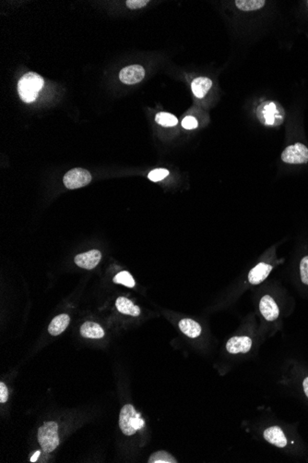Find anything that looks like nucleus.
I'll return each mask as SVG.
<instances>
[{"label": "nucleus", "instance_id": "2", "mask_svg": "<svg viewBox=\"0 0 308 463\" xmlns=\"http://www.w3.org/2000/svg\"><path fill=\"white\" fill-rule=\"evenodd\" d=\"M144 426V421L136 412L133 405L127 404L121 409L119 415V427L122 433L131 436Z\"/></svg>", "mask_w": 308, "mask_h": 463}, {"label": "nucleus", "instance_id": "21", "mask_svg": "<svg viewBox=\"0 0 308 463\" xmlns=\"http://www.w3.org/2000/svg\"><path fill=\"white\" fill-rule=\"evenodd\" d=\"M114 282L116 283V284L124 285V286L128 287H135V284H136L133 277L128 271H122V272L117 274L114 278Z\"/></svg>", "mask_w": 308, "mask_h": 463}, {"label": "nucleus", "instance_id": "18", "mask_svg": "<svg viewBox=\"0 0 308 463\" xmlns=\"http://www.w3.org/2000/svg\"><path fill=\"white\" fill-rule=\"evenodd\" d=\"M236 7L243 11H254L260 10L263 8L266 1L265 0H236L235 2Z\"/></svg>", "mask_w": 308, "mask_h": 463}, {"label": "nucleus", "instance_id": "7", "mask_svg": "<svg viewBox=\"0 0 308 463\" xmlns=\"http://www.w3.org/2000/svg\"><path fill=\"white\" fill-rule=\"evenodd\" d=\"M145 77V70L140 65H131L121 70L120 81L125 84H138Z\"/></svg>", "mask_w": 308, "mask_h": 463}, {"label": "nucleus", "instance_id": "12", "mask_svg": "<svg viewBox=\"0 0 308 463\" xmlns=\"http://www.w3.org/2000/svg\"><path fill=\"white\" fill-rule=\"evenodd\" d=\"M272 270L271 264L259 263L249 274V281L252 285H258L269 277Z\"/></svg>", "mask_w": 308, "mask_h": 463}, {"label": "nucleus", "instance_id": "11", "mask_svg": "<svg viewBox=\"0 0 308 463\" xmlns=\"http://www.w3.org/2000/svg\"><path fill=\"white\" fill-rule=\"evenodd\" d=\"M264 439L270 444L278 448H284L287 446V438L279 426H271L263 432Z\"/></svg>", "mask_w": 308, "mask_h": 463}, {"label": "nucleus", "instance_id": "25", "mask_svg": "<svg viewBox=\"0 0 308 463\" xmlns=\"http://www.w3.org/2000/svg\"><path fill=\"white\" fill-rule=\"evenodd\" d=\"M126 3L129 9L138 10V9H141L143 7L147 5L149 1L148 0H128Z\"/></svg>", "mask_w": 308, "mask_h": 463}, {"label": "nucleus", "instance_id": "8", "mask_svg": "<svg viewBox=\"0 0 308 463\" xmlns=\"http://www.w3.org/2000/svg\"><path fill=\"white\" fill-rule=\"evenodd\" d=\"M252 339L247 336L233 337L226 343V351L231 354L247 353L251 350Z\"/></svg>", "mask_w": 308, "mask_h": 463}, {"label": "nucleus", "instance_id": "5", "mask_svg": "<svg viewBox=\"0 0 308 463\" xmlns=\"http://www.w3.org/2000/svg\"><path fill=\"white\" fill-rule=\"evenodd\" d=\"M92 181L91 173L83 168H73L66 173L64 176V184L69 190H75L88 185Z\"/></svg>", "mask_w": 308, "mask_h": 463}, {"label": "nucleus", "instance_id": "28", "mask_svg": "<svg viewBox=\"0 0 308 463\" xmlns=\"http://www.w3.org/2000/svg\"><path fill=\"white\" fill-rule=\"evenodd\" d=\"M39 454H40V452H37L36 455H34V456H33V457H32V462H34V460H36L37 457H38V456H39Z\"/></svg>", "mask_w": 308, "mask_h": 463}, {"label": "nucleus", "instance_id": "3", "mask_svg": "<svg viewBox=\"0 0 308 463\" xmlns=\"http://www.w3.org/2000/svg\"><path fill=\"white\" fill-rule=\"evenodd\" d=\"M258 119L266 126L277 127L282 124L285 118V112L277 102H265L258 108Z\"/></svg>", "mask_w": 308, "mask_h": 463}, {"label": "nucleus", "instance_id": "6", "mask_svg": "<svg viewBox=\"0 0 308 463\" xmlns=\"http://www.w3.org/2000/svg\"><path fill=\"white\" fill-rule=\"evenodd\" d=\"M281 160L287 164H305L308 162V148L303 144H295L284 149Z\"/></svg>", "mask_w": 308, "mask_h": 463}, {"label": "nucleus", "instance_id": "10", "mask_svg": "<svg viewBox=\"0 0 308 463\" xmlns=\"http://www.w3.org/2000/svg\"><path fill=\"white\" fill-rule=\"evenodd\" d=\"M101 259V252H99L98 250H92L87 253L77 255L74 259V262L81 268L91 270V269L96 267L97 264H99Z\"/></svg>", "mask_w": 308, "mask_h": 463}, {"label": "nucleus", "instance_id": "24", "mask_svg": "<svg viewBox=\"0 0 308 463\" xmlns=\"http://www.w3.org/2000/svg\"><path fill=\"white\" fill-rule=\"evenodd\" d=\"M182 126H183V128L187 129V130H193V129L198 128V121L194 117H186L183 121H182Z\"/></svg>", "mask_w": 308, "mask_h": 463}, {"label": "nucleus", "instance_id": "16", "mask_svg": "<svg viewBox=\"0 0 308 463\" xmlns=\"http://www.w3.org/2000/svg\"><path fill=\"white\" fill-rule=\"evenodd\" d=\"M212 80L206 77H199L193 81L191 84V89L195 97L198 98H203L207 94L209 90L212 88Z\"/></svg>", "mask_w": 308, "mask_h": 463}, {"label": "nucleus", "instance_id": "9", "mask_svg": "<svg viewBox=\"0 0 308 463\" xmlns=\"http://www.w3.org/2000/svg\"><path fill=\"white\" fill-rule=\"evenodd\" d=\"M259 310L263 317L267 321H274L280 315V310L273 298L270 295H265L261 298L259 302Z\"/></svg>", "mask_w": 308, "mask_h": 463}, {"label": "nucleus", "instance_id": "15", "mask_svg": "<svg viewBox=\"0 0 308 463\" xmlns=\"http://www.w3.org/2000/svg\"><path fill=\"white\" fill-rule=\"evenodd\" d=\"M115 305H116L117 310L124 315H131V316H138L140 315L139 307L135 305L132 301L125 297H119L118 299H116Z\"/></svg>", "mask_w": 308, "mask_h": 463}, {"label": "nucleus", "instance_id": "23", "mask_svg": "<svg viewBox=\"0 0 308 463\" xmlns=\"http://www.w3.org/2000/svg\"><path fill=\"white\" fill-rule=\"evenodd\" d=\"M300 274L302 282L308 285V256H304L300 263Z\"/></svg>", "mask_w": 308, "mask_h": 463}, {"label": "nucleus", "instance_id": "17", "mask_svg": "<svg viewBox=\"0 0 308 463\" xmlns=\"http://www.w3.org/2000/svg\"><path fill=\"white\" fill-rule=\"evenodd\" d=\"M80 334L84 338H101L105 336V331L100 324L94 322H85L80 326Z\"/></svg>", "mask_w": 308, "mask_h": 463}, {"label": "nucleus", "instance_id": "27", "mask_svg": "<svg viewBox=\"0 0 308 463\" xmlns=\"http://www.w3.org/2000/svg\"><path fill=\"white\" fill-rule=\"evenodd\" d=\"M303 389H304V394H305V396L308 398V376L304 378V382H303Z\"/></svg>", "mask_w": 308, "mask_h": 463}, {"label": "nucleus", "instance_id": "14", "mask_svg": "<svg viewBox=\"0 0 308 463\" xmlns=\"http://www.w3.org/2000/svg\"><path fill=\"white\" fill-rule=\"evenodd\" d=\"M179 329L183 333L189 338H198L201 334V326L198 322L189 318L182 319L179 322Z\"/></svg>", "mask_w": 308, "mask_h": 463}, {"label": "nucleus", "instance_id": "26", "mask_svg": "<svg viewBox=\"0 0 308 463\" xmlns=\"http://www.w3.org/2000/svg\"><path fill=\"white\" fill-rule=\"evenodd\" d=\"M8 398H9V391H8V388L6 387V384H5L3 382H1V383H0V402H7Z\"/></svg>", "mask_w": 308, "mask_h": 463}, {"label": "nucleus", "instance_id": "13", "mask_svg": "<svg viewBox=\"0 0 308 463\" xmlns=\"http://www.w3.org/2000/svg\"><path fill=\"white\" fill-rule=\"evenodd\" d=\"M70 318L68 315L62 314V315H57L54 319L52 320L49 326H48V332L52 336H58L61 333H63L66 329L69 326Z\"/></svg>", "mask_w": 308, "mask_h": 463}, {"label": "nucleus", "instance_id": "19", "mask_svg": "<svg viewBox=\"0 0 308 463\" xmlns=\"http://www.w3.org/2000/svg\"><path fill=\"white\" fill-rule=\"evenodd\" d=\"M149 463H176L177 460L175 459L170 453L161 450L157 451L155 453L152 454V456L148 460Z\"/></svg>", "mask_w": 308, "mask_h": 463}, {"label": "nucleus", "instance_id": "22", "mask_svg": "<svg viewBox=\"0 0 308 463\" xmlns=\"http://www.w3.org/2000/svg\"><path fill=\"white\" fill-rule=\"evenodd\" d=\"M168 175H169V171L167 169L157 168V169H154V170L150 172L149 175H148V178L150 179V181L157 182V181H162Z\"/></svg>", "mask_w": 308, "mask_h": 463}, {"label": "nucleus", "instance_id": "4", "mask_svg": "<svg viewBox=\"0 0 308 463\" xmlns=\"http://www.w3.org/2000/svg\"><path fill=\"white\" fill-rule=\"evenodd\" d=\"M38 441L45 452H53L59 445L58 425L55 421H46L38 429Z\"/></svg>", "mask_w": 308, "mask_h": 463}, {"label": "nucleus", "instance_id": "1", "mask_svg": "<svg viewBox=\"0 0 308 463\" xmlns=\"http://www.w3.org/2000/svg\"><path fill=\"white\" fill-rule=\"evenodd\" d=\"M44 87V80L35 72H28L23 75L18 84L19 97L26 103L33 102L38 93Z\"/></svg>", "mask_w": 308, "mask_h": 463}, {"label": "nucleus", "instance_id": "20", "mask_svg": "<svg viewBox=\"0 0 308 463\" xmlns=\"http://www.w3.org/2000/svg\"><path fill=\"white\" fill-rule=\"evenodd\" d=\"M155 121L158 124L163 126V127H173L178 123V121L175 116L172 115L170 113H166V112L158 113L155 117Z\"/></svg>", "mask_w": 308, "mask_h": 463}]
</instances>
